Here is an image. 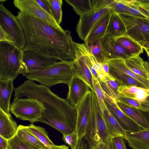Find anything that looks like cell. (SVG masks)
<instances>
[{
	"mask_svg": "<svg viewBox=\"0 0 149 149\" xmlns=\"http://www.w3.org/2000/svg\"><path fill=\"white\" fill-rule=\"evenodd\" d=\"M109 66L110 74L120 85H133L144 88H148L143 84L133 78L109 65Z\"/></svg>",
	"mask_w": 149,
	"mask_h": 149,
	"instance_id": "4316f807",
	"label": "cell"
},
{
	"mask_svg": "<svg viewBox=\"0 0 149 149\" xmlns=\"http://www.w3.org/2000/svg\"><path fill=\"white\" fill-rule=\"evenodd\" d=\"M143 49L145 50L147 53L149 60V49L146 48H143Z\"/></svg>",
	"mask_w": 149,
	"mask_h": 149,
	"instance_id": "9f6ffc18",
	"label": "cell"
},
{
	"mask_svg": "<svg viewBox=\"0 0 149 149\" xmlns=\"http://www.w3.org/2000/svg\"><path fill=\"white\" fill-rule=\"evenodd\" d=\"M136 1V0L135 2L129 7L127 14L136 17L146 18L138 10Z\"/></svg>",
	"mask_w": 149,
	"mask_h": 149,
	"instance_id": "7bdbcfd3",
	"label": "cell"
},
{
	"mask_svg": "<svg viewBox=\"0 0 149 149\" xmlns=\"http://www.w3.org/2000/svg\"><path fill=\"white\" fill-rule=\"evenodd\" d=\"M74 149H93V148L87 138L84 136L78 141Z\"/></svg>",
	"mask_w": 149,
	"mask_h": 149,
	"instance_id": "b9f144b4",
	"label": "cell"
},
{
	"mask_svg": "<svg viewBox=\"0 0 149 149\" xmlns=\"http://www.w3.org/2000/svg\"><path fill=\"white\" fill-rule=\"evenodd\" d=\"M137 2L149 11V0H136Z\"/></svg>",
	"mask_w": 149,
	"mask_h": 149,
	"instance_id": "f907efd6",
	"label": "cell"
},
{
	"mask_svg": "<svg viewBox=\"0 0 149 149\" xmlns=\"http://www.w3.org/2000/svg\"><path fill=\"white\" fill-rule=\"evenodd\" d=\"M126 33L125 25L119 14L112 10L104 36L115 38L125 35Z\"/></svg>",
	"mask_w": 149,
	"mask_h": 149,
	"instance_id": "ffe728a7",
	"label": "cell"
},
{
	"mask_svg": "<svg viewBox=\"0 0 149 149\" xmlns=\"http://www.w3.org/2000/svg\"><path fill=\"white\" fill-rule=\"evenodd\" d=\"M62 139L65 143L74 149L78 142L77 134L75 130L72 133L63 135Z\"/></svg>",
	"mask_w": 149,
	"mask_h": 149,
	"instance_id": "74e56055",
	"label": "cell"
},
{
	"mask_svg": "<svg viewBox=\"0 0 149 149\" xmlns=\"http://www.w3.org/2000/svg\"><path fill=\"white\" fill-rule=\"evenodd\" d=\"M80 17L93 12L91 0H65Z\"/></svg>",
	"mask_w": 149,
	"mask_h": 149,
	"instance_id": "f546056e",
	"label": "cell"
},
{
	"mask_svg": "<svg viewBox=\"0 0 149 149\" xmlns=\"http://www.w3.org/2000/svg\"><path fill=\"white\" fill-rule=\"evenodd\" d=\"M107 62L109 66L135 79L149 88V81L138 76L132 71L126 65L124 60L115 59L108 60Z\"/></svg>",
	"mask_w": 149,
	"mask_h": 149,
	"instance_id": "d4e9b609",
	"label": "cell"
},
{
	"mask_svg": "<svg viewBox=\"0 0 149 149\" xmlns=\"http://www.w3.org/2000/svg\"><path fill=\"white\" fill-rule=\"evenodd\" d=\"M112 10L101 18L91 31L84 44L94 43L105 36Z\"/></svg>",
	"mask_w": 149,
	"mask_h": 149,
	"instance_id": "ac0fdd59",
	"label": "cell"
},
{
	"mask_svg": "<svg viewBox=\"0 0 149 149\" xmlns=\"http://www.w3.org/2000/svg\"><path fill=\"white\" fill-rule=\"evenodd\" d=\"M103 113L110 138L122 137L124 138L126 133L107 108Z\"/></svg>",
	"mask_w": 149,
	"mask_h": 149,
	"instance_id": "cb8c5ba5",
	"label": "cell"
},
{
	"mask_svg": "<svg viewBox=\"0 0 149 149\" xmlns=\"http://www.w3.org/2000/svg\"><path fill=\"white\" fill-rule=\"evenodd\" d=\"M40 149H69V148L68 146L64 145L59 146L55 145L49 148L46 147L45 148Z\"/></svg>",
	"mask_w": 149,
	"mask_h": 149,
	"instance_id": "816d5d0a",
	"label": "cell"
},
{
	"mask_svg": "<svg viewBox=\"0 0 149 149\" xmlns=\"http://www.w3.org/2000/svg\"><path fill=\"white\" fill-rule=\"evenodd\" d=\"M103 39V38L94 43L85 44L98 62L101 64L107 62L104 57L102 52Z\"/></svg>",
	"mask_w": 149,
	"mask_h": 149,
	"instance_id": "836d02e7",
	"label": "cell"
},
{
	"mask_svg": "<svg viewBox=\"0 0 149 149\" xmlns=\"http://www.w3.org/2000/svg\"><path fill=\"white\" fill-rule=\"evenodd\" d=\"M29 131L47 148H49L54 144L49 138L45 130L33 123L27 126Z\"/></svg>",
	"mask_w": 149,
	"mask_h": 149,
	"instance_id": "1f68e13d",
	"label": "cell"
},
{
	"mask_svg": "<svg viewBox=\"0 0 149 149\" xmlns=\"http://www.w3.org/2000/svg\"><path fill=\"white\" fill-rule=\"evenodd\" d=\"M0 149H10L8 140L0 136Z\"/></svg>",
	"mask_w": 149,
	"mask_h": 149,
	"instance_id": "7dc6e473",
	"label": "cell"
},
{
	"mask_svg": "<svg viewBox=\"0 0 149 149\" xmlns=\"http://www.w3.org/2000/svg\"><path fill=\"white\" fill-rule=\"evenodd\" d=\"M75 48L76 56L73 61V63L76 70L77 74L87 84L91 91L95 92L91 73L86 64L83 56L76 47Z\"/></svg>",
	"mask_w": 149,
	"mask_h": 149,
	"instance_id": "2e32d148",
	"label": "cell"
},
{
	"mask_svg": "<svg viewBox=\"0 0 149 149\" xmlns=\"http://www.w3.org/2000/svg\"><path fill=\"white\" fill-rule=\"evenodd\" d=\"M67 99L76 109L89 90L87 84L77 74L72 77L69 85Z\"/></svg>",
	"mask_w": 149,
	"mask_h": 149,
	"instance_id": "5bb4252c",
	"label": "cell"
},
{
	"mask_svg": "<svg viewBox=\"0 0 149 149\" xmlns=\"http://www.w3.org/2000/svg\"><path fill=\"white\" fill-rule=\"evenodd\" d=\"M106 107L126 133H132L143 129L126 115L119 107L116 100L104 93Z\"/></svg>",
	"mask_w": 149,
	"mask_h": 149,
	"instance_id": "30bf717a",
	"label": "cell"
},
{
	"mask_svg": "<svg viewBox=\"0 0 149 149\" xmlns=\"http://www.w3.org/2000/svg\"><path fill=\"white\" fill-rule=\"evenodd\" d=\"M102 52L107 61L118 58L125 60L133 56L118 44L114 38L106 36L103 38Z\"/></svg>",
	"mask_w": 149,
	"mask_h": 149,
	"instance_id": "9a60e30c",
	"label": "cell"
},
{
	"mask_svg": "<svg viewBox=\"0 0 149 149\" xmlns=\"http://www.w3.org/2000/svg\"><path fill=\"white\" fill-rule=\"evenodd\" d=\"M23 52L13 43L0 42V79L13 81L21 73Z\"/></svg>",
	"mask_w": 149,
	"mask_h": 149,
	"instance_id": "277c9868",
	"label": "cell"
},
{
	"mask_svg": "<svg viewBox=\"0 0 149 149\" xmlns=\"http://www.w3.org/2000/svg\"><path fill=\"white\" fill-rule=\"evenodd\" d=\"M0 26L12 36L15 45L23 50L26 44V39L23 27L16 17L3 5L0 4Z\"/></svg>",
	"mask_w": 149,
	"mask_h": 149,
	"instance_id": "52a82bcc",
	"label": "cell"
},
{
	"mask_svg": "<svg viewBox=\"0 0 149 149\" xmlns=\"http://www.w3.org/2000/svg\"><path fill=\"white\" fill-rule=\"evenodd\" d=\"M115 39L118 44L133 56L140 55L143 52V47L126 34Z\"/></svg>",
	"mask_w": 149,
	"mask_h": 149,
	"instance_id": "484cf974",
	"label": "cell"
},
{
	"mask_svg": "<svg viewBox=\"0 0 149 149\" xmlns=\"http://www.w3.org/2000/svg\"><path fill=\"white\" fill-rule=\"evenodd\" d=\"M109 149H116L111 140L109 143Z\"/></svg>",
	"mask_w": 149,
	"mask_h": 149,
	"instance_id": "11a10c76",
	"label": "cell"
},
{
	"mask_svg": "<svg viewBox=\"0 0 149 149\" xmlns=\"http://www.w3.org/2000/svg\"><path fill=\"white\" fill-rule=\"evenodd\" d=\"M118 92L121 95L134 99L140 102H143L149 95V88L133 85H120Z\"/></svg>",
	"mask_w": 149,
	"mask_h": 149,
	"instance_id": "7402d4cb",
	"label": "cell"
},
{
	"mask_svg": "<svg viewBox=\"0 0 149 149\" xmlns=\"http://www.w3.org/2000/svg\"><path fill=\"white\" fill-rule=\"evenodd\" d=\"M93 86L97 99L99 107L103 113L107 108L105 102V92L103 90L99 79L92 76Z\"/></svg>",
	"mask_w": 149,
	"mask_h": 149,
	"instance_id": "e575fe53",
	"label": "cell"
},
{
	"mask_svg": "<svg viewBox=\"0 0 149 149\" xmlns=\"http://www.w3.org/2000/svg\"><path fill=\"white\" fill-rule=\"evenodd\" d=\"M36 1L45 11L52 17L50 5L48 0H36Z\"/></svg>",
	"mask_w": 149,
	"mask_h": 149,
	"instance_id": "bcb514c9",
	"label": "cell"
},
{
	"mask_svg": "<svg viewBox=\"0 0 149 149\" xmlns=\"http://www.w3.org/2000/svg\"><path fill=\"white\" fill-rule=\"evenodd\" d=\"M16 17L23 27L25 37L23 52H33L61 61H73L76 50L70 31L55 27L20 11Z\"/></svg>",
	"mask_w": 149,
	"mask_h": 149,
	"instance_id": "6da1fadb",
	"label": "cell"
},
{
	"mask_svg": "<svg viewBox=\"0 0 149 149\" xmlns=\"http://www.w3.org/2000/svg\"><path fill=\"white\" fill-rule=\"evenodd\" d=\"M139 55L132 56L124 60V62L127 66L133 72L141 77L148 79L143 66L144 61Z\"/></svg>",
	"mask_w": 149,
	"mask_h": 149,
	"instance_id": "83f0119b",
	"label": "cell"
},
{
	"mask_svg": "<svg viewBox=\"0 0 149 149\" xmlns=\"http://www.w3.org/2000/svg\"><path fill=\"white\" fill-rule=\"evenodd\" d=\"M0 42H4L13 43L15 45V41L14 38L6 32L0 26Z\"/></svg>",
	"mask_w": 149,
	"mask_h": 149,
	"instance_id": "ee69618b",
	"label": "cell"
},
{
	"mask_svg": "<svg viewBox=\"0 0 149 149\" xmlns=\"http://www.w3.org/2000/svg\"><path fill=\"white\" fill-rule=\"evenodd\" d=\"M119 15L125 25L126 34L139 43L149 40V19L128 14Z\"/></svg>",
	"mask_w": 149,
	"mask_h": 149,
	"instance_id": "ba28073f",
	"label": "cell"
},
{
	"mask_svg": "<svg viewBox=\"0 0 149 149\" xmlns=\"http://www.w3.org/2000/svg\"><path fill=\"white\" fill-rule=\"evenodd\" d=\"M92 91L90 90L76 108L77 116L75 130L78 141L85 135L86 129L90 116Z\"/></svg>",
	"mask_w": 149,
	"mask_h": 149,
	"instance_id": "7c38bea8",
	"label": "cell"
},
{
	"mask_svg": "<svg viewBox=\"0 0 149 149\" xmlns=\"http://www.w3.org/2000/svg\"><path fill=\"white\" fill-rule=\"evenodd\" d=\"M143 48L149 49V41L139 43Z\"/></svg>",
	"mask_w": 149,
	"mask_h": 149,
	"instance_id": "db71d44e",
	"label": "cell"
},
{
	"mask_svg": "<svg viewBox=\"0 0 149 149\" xmlns=\"http://www.w3.org/2000/svg\"><path fill=\"white\" fill-rule=\"evenodd\" d=\"M13 81L0 79V108L8 114L10 112V97L15 88Z\"/></svg>",
	"mask_w": 149,
	"mask_h": 149,
	"instance_id": "44dd1931",
	"label": "cell"
},
{
	"mask_svg": "<svg viewBox=\"0 0 149 149\" xmlns=\"http://www.w3.org/2000/svg\"><path fill=\"white\" fill-rule=\"evenodd\" d=\"M77 71L72 61H57L45 69L33 71L23 76L48 88L59 84L69 85Z\"/></svg>",
	"mask_w": 149,
	"mask_h": 149,
	"instance_id": "3957f363",
	"label": "cell"
},
{
	"mask_svg": "<svg viewBox=\"0 0 149 149\" xmlns=\"http://www.w3.org/2000/svg\"><path fill=\"white\" fill-rule=\"evenodd\" d=\"M15 6L22 13L39 18L55 27H62L50 15L45 11L36 0H14Z\"/></svg>",
	"mask_w": 149,
	"mask_h": 149,
	"instance_id": "9c48e42d",
	"label": "cell"
},
{
	"mask_svg": "<svg viewBox=\"0 0 149 149\" xmlns=\"http://www.w3.org/2000/svg\"><path fill=\"white\" fill-rule=\"evenodd\" d=\"M45 109L41 102L28 97H14L10 108V112L16 118L32 123L39 122Z\"/></svg>",
	"mask_w": 149,
	"mask_h": 149,
	"instance_id": "8992f818",
	"label": "cell"
},
{
	"mask_svg": "<svg viewBox=\"0 0 149 149\" xmlns=\"http://www.w3.org/2000/svg\"><path fill=\"white\" fill-rule=\"evenodd\" d=\"M114 0H91L93 11L109 8Z\"/></svg>",
	"mask_w": 149,
	"mask_h": 149,
	"instance_id": "f35d334b",
	"label": "cell"
},
{
	"mask_svg": "<svg viewBox=\"0 0 149 149\" xmlns=\"http://www.w3.org/2000/svg\"><path fill=\"white\" fill-rule=\"evenodd\" d=\"M136 0H114L109 7L111 10L119 14H127L129 7Z\"/></svg>",
	"mask_w": 149,
	"mask_h": 149,
	"instance_id": "d6a6232c",
	"label": "cell"
},
{
	"mask_svg": "<svg viewBox=\"0 0 149 149\" xmlns=\"http://www.w3.org/2000/svg\"><path fill=\"white\" fill-rule=\"evenodd\" d=\"M111 10L105 8L80 17L76 27L79 38L84 42L98 21Z\"/></svg>",
	"mask_w": 149,
	"mask_h": 149,
	"instance_id": "4fadbf2b",
	"label": "cell"
},
{
	"mask_svg": "<svg viewBox=\"0 0 149 149\" xmlns=\"http://www.w3.org/2000/svg\"><path fill=\"white\" fill-rule=\"evenodd\" d=\"M132 149H149V129L134 133H126L124 137Z\"/></svg>",
	"mask_w": 149,
	"mask_h": 149,
	"instance_id": "d6986e66",
	"label": "cell"
},
{
	"mask_svg": "<svg viewBox=\"0 0 149 149\" xmlns=\"http://www.w3.org/2000/svg\"><path fill=\"white\" fill-rule=\"evenodd\" d=\"M143 65L148 79L149 81V61H144Z\"/></svg>",
	"mask_w": 149,
	"mask_h": 149,
	"instance_id": "f5cc1de1",
	"label": "cell"
},
{
	"mask_svg": "<svg viewBox=\"0 0 149 149\" xmlns=\"http://www.w3.org/2000/svg\"><path fill=\"white\" fill-rule=\"evenodd\" d=\"M57 62L56 59L44 56L33 52H23L21 74L24 75L32 71L45 69Z\"/></svg>",
	"mask_w": 149,
	"mask_h": 149,
	"instance_id": "8fae6325",
	"label": "cell"
},
{
	"mask_svg": "<svg viewBox=\"0 0 149 149\" xmlns=\"http://www.w3.org/2000/svg\"><path fill=\"white\" fill-rule=\"evenodd\" d=\"M17 95L19 98L36 99L43 104L45 109L39 122L51 126L63 135L75 130L76 109L67 99L59 97L47 87L28 79L19 86Z\"/></svg>",
	"mask_w": 149,
	"mask_h": 149,
	"instance_id": "7a4b0ae2",
	"label": "cell"
},
{
	"mask_svg": "<svg viewBox=\"0 0 149 149\" xmlns=\"http://www.w3.org/2000/svg\"><path fill=\"white\" fill-rule=\"evenodd\" d=\"M106 80L100 82L103 90L111 98L118 100L119 94L118 89L120 84L113 77H109L106 76Z\"/></svg>",
	"mask_w": 149,
	"mask_h": 149,
	"instance_id": "4dcf8cb0",
	"label": "cell"
},
{
	"mask_svg": "<svg viewBox=\"0 0 149 149\" xmlns=\"http://www.w3.org/2000/svg\"><path fill=\"white\" fill-rule=\"evenodd\" d=\"M141 104V107L138 109L143 113L149 125V95Z\"/></svg>",
	"mask_w": 149,
	"mask_h": 149,
	"instance_id": "60d3db41",
	"label": "cell"
},
{
	"mask_svg": "<svg viewBox=\"0 0 149 149\" xmlns=\"http://www.w3.org/2000/svg\"><path fill=\"white\" fill-rule=\"evenodd\" d=\"M110 141L109 142L106 143H100L93 148V149H109V144Z\"/></svg>",
	"mask_w": 149,
	"mask_h": 149,
	"instance_id": "681fc988",
	"label": "cell"
},
{
	"mask_svg": "<svg viewBox=\"0 0 149 149\" xmlns=\"http://www.w3.org/2000/svg\"><path fill=\"white\" fill-rule=\"evenodd\" d=\"M8 142L10 149H40L23 141L16 134Z\"/></svg>",
	"mask_w": 149,
	"mask_h": 149,
	"instance_id": "8d00e7d4",
	"label": "cell"
},
{
	"mask_svg": "<svg viewBox=\"0 0 149 149\" xmlns=\"http://www.w3.org/2000/svg\"><path fill=\"white\" fill-rule=\"evenodd\" d=\"M16 134L23 141L40 149L46 147L29 131L27 126L19 125Z\"/></svg>",
	"mask_w": 149,
	"mask_h": 149,
	"instance_id": "f1b7e54d",
	"label": "cell"
},
{
	"mask_svg": "<svg viewBox=\"0 0 149 149\" xmlns=\"http://www.w3.org/2000/svg\"><path fill=\"white\" fill-rule=\"evenodd\" d=\"M119 100L130 107L139 109L141 107V102L134 99L119 95Z\"/></svg>",
	"mask_w": 149,
	"mask_h": 149,
	"instance_id": "ab89813d",
	"label": "cell"
},
{
	"mask_svg": "<svg viewBox=\"0 0 149 149\" xmlns=\"http://www.w3.org/2000/svg\"><path fill=\"white\" fill-rule=\"evenodd\" d=\"M52 16L56 22L59 25L62 19V0H48Z\"/></svg>",
	"mask_w": 149,
	"mask_h": 149,
	"instance_id": "d590c367",
	"label": "cell"
},
{
	"mask_svg": "<svg viewBox=\"0 0 149 149\" xmlns=\"http://www.w3.org/2000/svg\"><path fill=\"white\" fill-rule=\"evenodd\" d=\"M123 139L122 137H116L111 139V140L116 149H127Z\"/></svg>",
	"mask_w": 149,
	"mask_h": 149,
	"instance_id": "f6af8a7d",
	"label": "cell"
},
{
	"mask_svg": "<svg viewBox=\"0 0 149 149\" xmlns=\"http://www.w3.org/2000/svg\"><path fill=\"white\" fill-rule=\"evenodd\" d=\"M18 126L10 114L0 108V136L7 140L10 139L16 134Z\"/></svg>",
	"mask_w": 149,
	"mask_h": 149,
	"instance_id": "e0dca14e",
	"label": "cell"
},
{
	"mask_svg": "<svg viewBox=\"0 0 149 149\" xmlns=\"http://www.w3.org/2000/svg\"><path fill=\"white\" fill-rule=\"evenodd\" d=\"M85 136L93 148L100 143H107L111 139L108 132L103 113L99 107L96 94L93 91L90 113Z\"/></svg>",
	"mask_w": 149,
	"mask_h": 149,
	"instance_id": "5b68a950",
	"label": "cell"
},
{
	"mask_svg": "<svg viewBox=\"0 0 149 149\" xmlns=\"http://www.w3.org/2000/svg\"><path fill=\"white\" fill-rule=\"evenodd\" d=\"M103 72L106 76L109 77H112L109 72V66L107 62H105L101 64Z\"/></svg>",
	"mask_w": 149,
	"mask_h": 149,
	"instance_id": "c3c4849f",
	"label": "cell"
},
{
	"mask_svg": "<svg viewBox=\"0 0 149 149\" xmlns=\"http://www.w3.org/2000/svg\"><path fill=\"white\" fill-rule=\"evenodd\" d=\"M116 101L119 107L126 115L143 129H149V125L139 109L130 107L119 100Z\"/></svg>",
	"mask_w": 149,
	"mask_h": 149,
	"instance_id": "603a6c76",
	"label": "cell"
}]
</instances>
